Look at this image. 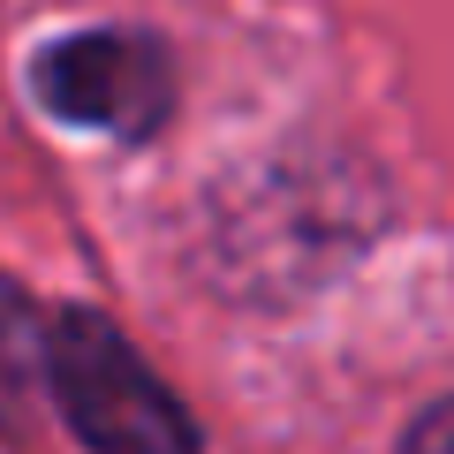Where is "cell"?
I'll list each match as a JSON object with an SVG mask.
<instances>
[{"label":"cell","mask_w":454,"mask_h":454,"mask_svg":"<svg viewBox=\"0 0 454 454\" xmlns=\"http://www.w3.org/2000/svg\"><path fill=\"white\" fill-rule=\"evenodd\" d=\"M38 364H46V387L61 402L68 432L91 454H197L190 409L152 379V364L114 325L68 310L46 325Z\"/></svg>","instance_id":"obj_1"},{"label":"cell","mask_w":454,"mask_h":454,"mask_svg":"<svg viewBox=\"0 0 454 454\" xmlns=\"http://www.w3.org/2000/svg\"><path fill=\"white\" fill-rule=\"evenodd\" d=\"M38 98L76 129H106V137H152L175 114V68L152 38L137 31H83L38 61Z\"/></svg>","instance_id":"obj_2"},{"label":"cell","mask_w":454,"mask_h":454,"mask_svg":"<svg viewBox=\"0 0 454 454\" xmlns=\"http://www.w3.org/2000/svg\"><path fill=\"white\" fill-rule=\"evenodd\" d=\"M38 325H31V303H23L8 280H0V417H16L23 394H31L38 379Z\"/></svg>","instance_id":"obj_3"},{"label":"cell","mask_w":454,"mask_h":454,"mask_svg":"<svg viewBox=\"0 0 454 454\" xmlns=\"http://www.w3.org/2000/svg\"><path fill=\"white\" fill-rule=\"evenodd\" d=\"M402 454H454V402H439V409H424V417L409 424V439H402Z\"/></svg>","instance_id":"obj_4"}]
</instances>
